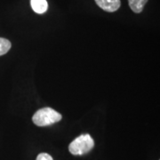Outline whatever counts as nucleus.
Masks as SVG:
<instances>
[{
  "label": "nucleus",
  "instance_id": "nucleus-2",
  "mask_svg": "<svg viewBox=\"0 0 160 160\" xmlns=\"http://www.w3.org/2000/svg\"><path fill=\"white\" fill-rule=\"evenodd\" d=\"M94 146V141L90 134L86 133L77 137L69 146V152L74 156H82L91 151Z\"/></svg>",
  "mask_w": 160,
  "mask_h": 160
},
{
  "label": "nucleus",
  "instance_id": "nucleus-7",
  "mask_svg": "<svg viewBox=\"0 0 160 160\" xmlns=\"http://www.w3.org/2000/svg\"><path fill=\"white\" fill-rule=\"evenodd\" d=\"M36 160H53L52 158L49 154L47 153H40L38 157H37V159Z\"/></svg>",
  "mask_w": 160,
  "mask_h": 160
},
{
  "label": "nucleus",
  "instance_id": "nucleus-5",
  "mask_svg": "<svg viewBox=\"0 0 160 160\" xmlns=\"http://www.w3.org/2000/svg\"><path fill=\"white\" fill-rule=\"evenodd\" d=\"M147 2H148V0H128V4H129L130 8L135 13L142 12L144 8V6L146 5Z\"/></svg>",
  "mask_w": 160,
  "mask_h": 160
},
{
  "label": "nucleus",
  "instance_id": "nucleus-6",
  "mask_svg": "<svg viewBox=\"0 0 160 160\" xmlns=\"http://www.w3.org/2000/svg\"><path fill=\"white\" fill-rule=\"evenodd\" d=\"M11 42L6 38H0V56L6 54L11 49Z\"/></svg>",
  "mask_w": 160,
  "mask_h": 160
},
{
  "label": "nucleus",
  "instance_id": "nucleus-4",
  "mask_svg": "<svg viewBox=\"0 0 160 160\" xmlns=\"http://www.w3.org/2000/svg\"><path fill=\"white\" fill-rule=\"evenodd\" d=\"M30 5L33 11L39 14L46 12L48 9V4L46 0H30Z\"/></svg>",
  "mask_w": 160,
  "mask_h": 160
},
{
  "label": "nucleus",
  "instance_id": "nucleus-1",
  "mask_svg": "<svg viewBox=\"0 0 160 160\" xmlns=\"http://www.w3.org/2000/svg\"><path fill=\"white\" fill-rule=\"evenodd\" d=\"M62 118V115L52 108H43L38 109L32 118V121L36 126H47L57 123Z\"/></svg>",
  "mask_w": 160,
  "mask_h": 160
},
{
  "label": "nucleus",
  "instance_id": "nucleus-3",
  "mask_svg": "<svg viewBox=\"0 0 160 160\" xmlns=\"http://www.w3.org/2000/svg\"><path fill=\"white\" fill-rule=\"evenodd\" d=\"M95 3L99 7L109 12H113L118 10L121 5L120 0H95Z\"/></svg>",
  "mask_w": 160,
  "mask_h": 160
}]
</instances>
